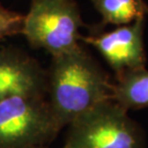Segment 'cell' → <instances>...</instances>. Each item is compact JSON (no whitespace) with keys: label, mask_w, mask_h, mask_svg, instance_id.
Returning <instances> with one entry per match:
<instances>
[{"label":"cell","mask_w":148,"mask_h":148,"mask_svg":"<svg viewBox=\"0 0 148 148\" xmlns=\"http://www.w3.org/2000/svg\"><path fill=\"white\" fill-rule=\"evenodd\" d=\"M29 148H47L46 146H34V147H29Z\"/></svg>","instance_id":"cell-9"},{"label":"cell","mask_w":148,"mask_h":148,"mask_svg":"<svg viewBox=\"0 0 148 148\" xmlns=\"http://www.w3.org/2000/svg\"><path fill=\"white\" fill-rule=\"evenodd\" d=\"M47 80V100L61 129L98 103L112 99L110 77L81 45L52 57Z\"/></svg>","instance_id":"cell-1"},{"label":"cell","mask_w":148,"mask_h":148,"mask_svg":"<svg viewBox=\"0 0 148 148\" xmlns=\"http://www.w3.org/2000/svg\"><path fill=\"white\" fill-rule=\"evenodd\" d=\"M3 40V38H0V40Z\"/></svg>","instance_id":"cell-10"},{"label":"cell","mask_w":148,"mask_h":148,"mask_svg":"<svg viewBox=\"0 0 148 148\" xmlns=\"http://www.w3.org/2000/svg\"><path fill=\"white\" fill-rule=\"evenodd\" d=\"M61 130L47 97L13 96L0 101V148L46 146Z\"/></svg>","instance_id":"cell-4"},{"label":"cell","mask_w":148,"mask_h":148,"mask_svg":"<svg viewBox=\"0 0 148 148\" xmlns=\"http://www.w3.org/2000/svg\"><path fill=\"white\" fill-rule=\"evenodd\" d=\"M115 80L112 83V100L127 111L148 107V70L145 67L126 71Z\"/></svg>","instance_id":"cell-7"},{"label":"cell","mask_w":148,"mask_h":148,"mask_svg":"<svg viewBox=\"0 0 148 148\" xmlns=\"http://www.w3.org/2000/svg\"><path fill=\"white\" fill-rule=\"evenodd\" d=\"M102 16L103 24L127 25L148 14V4L144 0H91Z\"/></svg>","instance_id":"cell-8"},{"label":"cell","mask_w":148,"mask_h":148,"mask_svg":"<svg viewBox=\"0 0 148 148\" xmlns=\"http://www.w3.org/2000/svg\"><path fill=\"white\" fill-rule=\"evenodd\" d=\"M144 18L96 36L82 37L80 40L93 46L115 73L144 69L146 56L143 44Z\"/></svg>","instance_id":"cell-5"},{"label":"cell","mask_w":148,"mask_h":148,"mask_svg":"<svg viewBox=\"0 0 148 148\" xmlns=\"http://www.w3.org/2000/svg\"><path fill=\"white\" fill-rule=\"evenodd\" d=\"M84 23L74 0H32L24 14L21 34L35 48L52 57L77 48Z\"/></svg>","instance_id":"cell-3"},{"label":"cell","mask_w":148,"mask_h":148,"mask_svg":"<svg viewBox=\"0 0 148 148\" xmlns=\"http://www.w3.org/2000/svg\"><path fill=\"white\" fill-rule=\"evenodd\" d=\"M47 72L14 48H0V101L13 96H47Z\"/></svg>","instance_id":"cell-6"},{"label":"cell","mask_w":148,"mask_h":148,"mask_svg":"<svg viewBox=\"0 0 148 148\" xmlns=\"http://www.w3.org/2000/svg\"><path fill=\"white\" fill-rule=\"evenodd\" d=\"M67 127L64 148H143L140 127L112 99L98 103Z\"/></svg>","instance_id":"cell-2"}]
</instances>
